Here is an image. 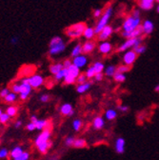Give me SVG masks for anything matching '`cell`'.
<instances>
[{
	"label": "cell",
	"instance_id": "6da1fadb",
	"mask_svg": "<svg viewBox=\"0 0 159 160\" xmlns=\"http://www.w3.org/2000/svg\"><path fill=\"white\" fill-rule=\"evenodd\" d=\"M112 13H113V8L112 6H109L105 9V11L103 12V14L102 16L99 18L98 22L96 23L95 27H94V32H95V34L97 35L98 33H100L101 31L109 24V21L111 17L112 16Z\"/></svg>",
	"mask_w": 159,
	"mask_h": 160
},
{
	"label": "cell",
	"instance_id": "7a4b0ae2",
	"mask_svg": "<svg viewBox=\"0 0 159 160\" xmlns=\"http://www.w3.org/2000/svg\"><path fill=\"white\" fill-rule=\"evenodd\" d=\"M86 28H87V25L85 22H78L69 27L66 30V34L71 39H76L83 35V32Z\"/></svg>",
	"mask_w": 159,
	"mask_h": 160
},
{
	"label": "cell",
	"instance_id": "3957f363",
	"mask_svg": "<svg viewBox=\"0 0 159 160\" xmlns=\"http://www.w3.org/2000/svg\"><path fill=\"white\" fill-rule=\"evenodd\" d=\"M143 42V36H138V37H133V38H128L125 41L118 47L117 52H123L128 50L136 48L138 46H140Z\"/></svg>",
	"mask_w": 159,
	"mask_h": 160
},
{
	"label": "cell",
	"instance_id": "277c9868",
	"mask_svg": "<svg viewBox=\"0 0 159 160\" xmlns=\"http://www.w3.org/2000/svg\"><path fill=\"white\" fill-rule=\"evenodd\" d=\"M140 25H141V17H134L133 15H130L124 20L122 30L123 32H132Z\"/></svg>",
	"mask_w": 159,
	"mask_h": 160
},
{
	"label": "cell",
	"instance_id": "5b68a950",
	"mask_svg": "<svg viewBox=\"0 0 159 160\" xmlns=\"http://www.w3.org/2000/svg\"><path fill=\"white\" fill-rule=\"evenodd\" d=\"M32 90V87L30 83V77H25L21 79L20 82V93H19V97L21 100H26L29 95L31 94Z\"/></svg>",
	"mask_w": 159,
	"mask_h": 160
},
{
	"label": "cell",
	"instance_id": "8992f818",
	"mask_svg": "<svg viewBox=\"0 0 159 160\" xmlns=\"http://www.w3.org/2000/svg\"><path fill=\"white\" fill-rule=\"evenodd\" d=\"M67 48L66 43L64 42V40H61L60 42H58L56 44H52V45H49V54L51 56H54L57 55L59 53L63 52Z\"/></svg>",
	"mask_w": 159,
	"mask_h": 160
},
{
	"label": "cell",
	"instance_id": "52a82bcc",
	"mask_svg": "<svg viewBox=\"0 0 159 160\" xmlns=\"http://www.w3.org/2000/svg\"><path fill=\"white\" fill-rule=\"evenodd\" d=\"M137 53L136 52L132 49V50H128L125 52L124 55H123V63L126 64V65H129V66H132L133 65V63L136 61L137 59Z\"/></svg>",
	"mask_w": 159,
	"mask_h": 160
},
{
	"label": "cell",
	"instance_id": "ba28073f",
	"mask_svg": "<svg viewBox=\"0 0 159 160\" xmlns=\"http://www.w3.org/2000/svg\"><path fill=\"white\" fill-rule=\"evenodd\" d=\"M113 33V28L111 25H107L100 33L97 34V39L99 41H106L107 39H109L112 34Z\"/></svg>",
	"mask_w": 159,
	"mask_h": 160
},
{
	"label": "cell",
	"instance_id": "9c48e42d",
	"mask_svg": "<svg viewBox=\"0 0 159 160\" xmlns=\"http://www.w3.org/2000/svg\"><path fill=\"white\" fill-rule=\"evenodd\" d=\"M144 34V30L142 27V24L138 26L135 30L132 32H122V37L128 39V38H133V37H138Z\"/></svg>",
	"mask_w": 159,
	"mask_h": 160
},
{
	"label": "cell",
	"instance_id": "30bf717a",
	"mask_svg": "<svg viewBox=\"0 0 159 160\" xmlns=\"http://www.w3.org/2000/svg\"><path fill=\"white\" fill-rule=\"evenodd\" d=\"M89 60L86 54H80V55H77L75 57L72 58V64H74L75 66H77L79 69H82L84 67H86V65L88 64Z\"/></svg>",
	"mask_w": 159,
	"mask_h": 160
},
{
	"label": "cell",
	"instance_id": "8fae6325",
	"mask_svg": "<svg viewBox=\"0 0 159 160\" xmlns=\"http://www.w3.org/2000/svg\"><path fill=\"white\" fill-rule=\"evenodd\" d=\"M44 77L41 74H33L30 76V83L32 87V89H37L41 87L44 84Z\"/></svg>",
	"mask_w": 159,
	"mask_h": 160
},
{
	"label": "cell",
	"instance_id": "7c38bea8",
	"mask_svg": "<svg viewBox=\"0 0 159 160\" xmlns=\"http://www.w3.org/2000/svg\"><path fill=\"white\" fill-rule=\"evenodd\" d=\"M52 136V132L50 129H45V131L41 132L39 133L35 139V146L38 145L39 143H42V142H46V141H49L50 138Z\"/></svg>",
	"mask_w": 159,
	"mask_h": 160
},
{
	"label": "cell",
	"instance_id": "4fadbf2b",
	"mask_svg": "<svg viewBox=\"0 0 159 160\" xmlns=\"http://www.w3.org/2000/svg\"><path fill=\"white\" fill-rule=\"evenodd\" d=\"M112 44L109 41H101L98 45V52L102 54H109L112 51Z\"/></svg>",
	"mask_w": 159,
	"mask_h": 160
},
{
	"label": "cell",
	"instance_id": "5bb4252c",
	"mask_svg": "<svg viewBox=\"0 0 159 160\" xmlns=\"http://www.w3.org/2000/svg\"><path fill=\"white\" fill-rule=\"evenodd\" d=\"M125 146H126V141L123 137H118L115 141V146H114V149H115V152L118 153V154H122L124 153L125 152Z\"/></svg>",
	"mask_w": 159,
	"mask_h": 160
},
{
	"label": "cell",
	"instance_id": "9a60e30c",
	"mask_svg": "<svg viewBox=\"0 0 159 160\" xmlns=\"http://www.w3.org/2000/svg\"><path fill=\"white\" fill-rule=\"evenodd\" d=\"M95 48H96V43L93 41V40H87V41L85 43H83V45H82L84 54H88V53L92 52Z\"/></svg>",
	"mask_w": 159,
	"mask_h": 160
},
{
	"label": "cell",
	"instance_id": "2e32d148",
	"mask_svg": "<svg viewBox=\"0 0 159 160\" xmlns=\"http://www.w3.org/2000/svg\"><path fill=\"white\" fill-rule=\"evenodd\" d=\"M142 27H143V30H144V34H146V35L152 34L153 30H154L153 22L152 21V20H149V19L144 20V22L142 24Z\"/></svg>",
	"mask_w": 159,
	"mask_h": 160
},
{
	"label": "cell",
	"instance_id": "e0dca14e",
	"mask_svg": "<svg viewBox=\"0 0 159 160\" xmlns=\"http://www.w3.org/2000/svg\"><path fill=\"white\" fill-rule=\"evenodd\" d=\"M92 83H93V81H92V80H91V81H86V82H84L82 84H77V86H76V92L78 93H80V94L88 92L91 89Z\"/></svg>",
	"mask_w": 159,
	"mask_h": 160
},
{
	"label": "cell",
	"instance_id": "ac0fdd59",
	"mask_svg": "<svg viewBox=\"0 0 159 160\" xmlns=\"http://www.w3.org/2000/svg\"><path fill=\"white\" fill-rule=\"evenodd\" d=\"M155 0H139L138 5L143 11H150L153 8Z\"/></svg>",
	"mask_w": 159,
	"mask_h": 160
},
{
	"label": "cell",
	"instance_id": "d6986e66",
	"mask_svg": "<svg viewBox=\"0 0 159 160\" xmlns=\"http://www.w3.org/2000/svg\"><path fill=\"white\" fill-rule=\"evenodd\" d=\"M105 126V120L101 116H96L92 121V127L95 130H101Z\"/></svg>",
	"mask_w": 159,
	"mask_h": 160
},
{
	"label": "cell",
	"instance_id": "ffe728a7",
	"mask_svg": "<svg viewBox=\"0 0 159 160\" xmlns=\"http://www.w3.org/2000/svg\"><path fill=\"white\" fill-rule=\"evenodd\" d=\"M52 142L51 141V140H49V141H46V142L39 143L38 145H36V147L41 153H45L52 147Z\"/></svg>",
	"mask_w": 159,
	"mask_h": 160
},
{
	"label": "cell",
	"instance_id": "44dd1931",
	"mask_svg": "<svg viewBox=\"0 0 159 160\" xmlns=\"http://www.w3.org/2000/svg\"><path fill=\"white\" fill-rule=\"evenodd\" d=\"M59 111H60V112H61L63 115L70 116L71 112L73 111V108H72V106L70 103H65V104H63V105L60 107V109H59Z\"/></svg>",
	"mask_w": 159,
	"mask_h": 160
},
{
	"label": "cell",
	"instance_id": "7402d4cb",
	"mask_svg": "<svg viewBox=\"0 0 159 160\" xmlns=\"http://www.w3.org/2000/svg\"><path fill=\"white\" fill-rule=\"evenodd\" d=\"M95 35L96 34H95V32H94V28H92V27H87L85 29L84 32H83V36L87 40H92Z\"/></svg>",
	"mask_w": 159,
	"mask_h": 160
},
{
	"label": "cell",
	"instance_id": "603a6c76",
	"mask_svg": "<svg viewBox=\"0 0 159 160\" xmlns=\"http://www.w3.org/2000/svg\"><path fill=\"white\" fill-rule=\"evenodd\" d=\"M82 45H83V44H81V43H77V44L72 48V52H71V57L73 58V57H75V56H77V55H80V54L83 53Z\"/></svg>",
	"mask_w": 159,
	"mask_h": 160
},
{
	"label": "cell",
	"instance_id": "cb8c5ba5",
	"mask_svg": "<svg viewBox=\"0 0 159 160\" xmlns=\"http://www.w3.org/2000/svg\"><path fill=\"white\" fill-rule=\"evenodd\" d=\"M67 74H68V68H63L60 72H58L56 74H54V80L57 82H60L62 80H64Z\"/></svg>",
	"mask_w": 159,
	"mask_h": 160
},
{
	"label": "cell",
	"instance_id": "d4e9b609",
	"mask_svg": "<svg viewBox=\"0 0 159 160\" xmlns=\"http://www.w3.org/2000/svg\"><path fill=\"white\" fill-rule=\"evenodd\" d=\"M63 68H64L63 63H60V62L52 64V65L50 66V72H51L52 74H56L58 72H60Z\"/></svg>",
	"mask_w": 159,
	"mask_h": 160
},
{
	"label": "cell",
	"instance_id": "484cf974",
	"mask_svg": "<svg viewBox=\"0 0 159 160\" xmlns=\"http://www.w3.org/2000/svg\"><path fill=\"white\" fill-rule=\"evenodd\" d=\"M34 124H35V127H36L37 130L42 131L44 129H48L47 127L49 125V122L47 121V120H44V119H38Z\"/></svg>",
	"mask_w": 159,
	"mask_h": 160
},
{
	"label": "cell",
	"instance_id": "4316f807",
	"mask_svg": "<svg viewBox=\"0 0 159 160\" xmlns=\"http://www.w3.org/2000/svg\"><path fill=\"white\" fill-rule=\"evenodd\" d=\"M115 72H116V67L114 65H109L104 70V73L108 77H113Z\"/></svg>",
	"mask_w": 159,
	"mask_h": 160
},
{
	"label": "cell",
	"instance_id": "83f0119b",
	"mask_svg": "<svg viewBox=\"0 0 159 160\" xmlns=\"http://www.w3.org/2000/svg\"><path fill=\"white\" fill-rule=\"evenodd\" d=\"M23 152H24L23 149H22L21 147L17 146V147H15L14 149H12V150L11 151L10 155H11V157H12V159H14V158H16V157H18V156H20Z\"/></svg>",
	"mask_w": 159,
	"mask_h": 160
},
{
	"label": "cell",
	"instance_id": "f1b7e54d",
	"mask_svg": "<svg viewBox=\"0 0 159 160\" xmlns=\"http://www.w3.org/2000/svg\"><path fill=\"white\" fill-rule=\"evenodd\" d=\"M68 72L70 74H72L73 76H75L77 78V76L80 74V69H79L77 66H75L74 64H72L69 68H68Z\"/></svg>",
	"mask_w": 159,
	"mask_h": 160
},
{
	"label": "cell",
	"instance_id": "f546056e",
	"mask_svg": "<svg viewBox=\"0 0 159 160\" xmlns=\"http://www.w3.org/2000/svg\"><path fill=\"white\" fill-rule=\"evenodd\" d=\"M126 74L125 73H121V72H115V74L113 75V79L114 81L117 83H123L126 81Z\"/></svg>",
	"mask_w": 159,
	"mask_h": 160
},
{
	"label": "cell",
	"instance_id": "4dcf8cb0",
	"mask_svg": "<svg viewBox=\"0 0 159 160\" xmlns=\"http://www.w3.org/2000/svg\"><path fill=\"white\" fill-rule=\"evenodd\" d=\"M86 145H87V143H86L85 139H83V138H77V139H75L73 147L76 148V149H82V148L86 147Z\"/></svg>",
	"mask_w": 159,
	"mask_h": 160
},
{
	"label": "cell",
	"instance_id": "1f68e13d",
	"mask_svg": "<svg viewBox=\"0 0 159 160\" xmlns=\"http://www.w3.org/2000/svg\"><path fill=\"white\" fill-rule=\"evenodd\" d=\"M92 66L93 69L95 70L96 73H97V72H103L104 70H105V65H104L102 62H100V61H95Z\"/></svg>",
	"mask_w": 159,
	"mask_h": 160
},
{
	"label": "cell",
	"instance_id": "d6a6232c",
	"mask_svg": "<svg viewBox=\"0 0 159 160\" xmlns=\"http://www.w3.org/2000/svg\"><path fill=\"white\" fill-rule=\"evenodd\" d=\"M64 83L66 84V85H72V84H74L75 82H76V77L75 76H73L72 74H70L69 72H68V74L65 76V78H64Z\"/></svg>",
	"mask_w": 159,
	"mask_h": 160
},
{
	"label": "cell",
	"instance_id": "836d02e7",
	"mask_svg": "<svg viewBox=\"0 0 159 160\" xmlns=\"http://www.w3.org/2000/svg\"><path fill=\"white\" fill-rule=\"evenodd\" d=\"M17 99V93L11 92L5 98H4V101L7 103H14Z\"/></svg>",
	"mask_w": 159,
	"mask_h": 160
},
{
	"label": "cell",
	"instance_id": "e575fe53",
	"mask_svg": "<svg viewBox=\"0 0 159 160\" xmlns=\"http://www.w3.org/2000/svg\"><path fill=\"white\" fill-rule=\"evenodd\" d=\"M105 116L108 120H113L117 117V112L113 109H109L105 112Z\"/></svg>",
	"mask_w": 159,
	"mask_h": 160
},
{
	"label": "cell",
	"instance_id": "d590c367",
	"mask_svg": "<svg viewBox=\"0 0 159 160\" xmlns=\"http://www.w3.org/2000/svg\"><path fill=\"white\" fill-rule=\"evenodd\" d=\"M131 71V66L126 65V64H121L118 67H116V72H121V73H126Z\"/></svg>",
	"mask_w": 159,
	"mask_h": 160
},
{
	"label": "cell",
	"instance_id": "8d00e7d4",
	"mask_svg": "<svg viewBox=\"0 0 159 160\" xmlns=\"http://www.w3.org/2000/svg\"><path fill=\"white\" fill-rule=\"evenodd\" d=\"M85 74H86V76H87L88 79H93L94 75L96 74V72H95V70L93 69V67L91 66V67H89V68L86 70Z\"/></svg>",
	"mask_w": 159,
	"mask_h": 160
},
{
	"label": "cell",
	"instance_id": "74e56055",
	"mask_svg": "<svg viewBox=\"0 0 159 160\" xmlns=\"http://www.w3.org/2000/svg\"><path fill=\"white\" fill-rule=\"evenodd\" d=\"M17 112H18V108H17L16 106H10V107L7 109V111H6V112H7L11 117L16 115Z\"/></svg>",
	"mask_w": 159,
	"mask_h": 160
},
{
	"label": "cell",
	"instance_id": "f35d334b",
	"mask_svg": "<svg viewBox=\"0 0 159 160\" xmlns=\"http://www.w3.org/2000/svg\"><path fill=\"white\" fill-rule=\"evenodd\" d=\"M82 127V121L80 119H74L72 123V128L75 132H78Z\"/></svg>",
	"mask_w": 159,
	"mask_h": 160
},
{
	"label": "cell",
	"instance_id": "ab89813d",
	"mask_svg": "<svg viewBox=\"0 0 159 160\" xmlns=\"http://www.w3.org/2000/svg\"><path fill=\"white\" fill-rule=\"evenodd\" d=\"M11 116L7 113V112H3L1 114V116H0V123L1 124H6L9 122V120H10Z\"/></svg>",
	"mask_w": 159,
	"mask_h": 160
},
{
	"label": "cell",
	"instance_id": "60d3db41",
	"mask_svg": "<svg viewBox=\"0 0 159 160\" xmlns=\"http://www.w3.org/2000/svg\"><path fill=\"white\" fill-rule=\"evenodd\" d=\"M87 76H86V74L85 73H80L78 76H77V78H76V83L77 84H82V83H84V82H86L87 81Z\"/></svg>",
	"mask_w": 159,
	"mask_h": 160
},
{
	"label": "cell",
	"instance_id": "b9f144b4",
	"mask_svg": "<svg viewBox=\"0 0 159 160\" xmlns=\"http://www.w3.org/2000/svg\"><path fill=\"white\" fill-rule=\"evenodd\" d=\"M133 50L136 52L137 54H143L146 51H147V47L145 45H140V46H138L136 48H133Z\"/></svg>",
	"mask_w": 159,
	"mask_h": 160
},
{
	"label": "cell",
	"instance_id": "7bdbcfd3",
	"mask_svg": "<svg viewBox=\"0 0 159 160\" xmlns=\"http://www.w3.org/2000/svg\"><path fill=\"white\" fill-rule=\"evenodd\" d=\"M74 141H75V138L73 136H69L66 138L65 140V145L67 147H73V144H74Z\"/></svg>",
	"mask_w": 159,
	"mask_h": 160
},
{
	"label": "cell",
	"instance_id": "ee69618b",
	"mask_svg": "<svg viewBox=\"0 0 159 160\" xmlns=\"http://www.w3.org/2000/svg\"><path fill=\"white\" fill-rule=\"evenodd\" d=\"M11 91L17 94L20 93V83H14L11 86Z\"/></svg>",
	"mask_w": 159,
	"mask_h": 160
},
{
	"label": "cell",
	"instance_id": "f6af8a7d",
	"mask_svg": "<svg viewBox=\"0 0 159 160\" xmlns=\"http://www.w3.org/2000/svg\"><path fill=\"white\" fill-rule=\"evenodd\" d=\"M103 12L104 11L102 9H95L93 11V12H92V15H93L94 18H100L102 16V14H103Z\"/></svg>",
	"mask_w": 159,
	"mask_h": 160
},
{
	"label": "cell",
	"instance_id": "bcb514c9",
	"mask_svg": "<svg viewBox=\"0 0 159 160\" xmlns=\"http://www.w3.org/2000/svg\"><path fill=\"white\" fill-rule=\"evenodd\" d=\"M10 92H11V91L9 88H3L2 90H0V97L4 99Z\"/></svg>",
	"mask_w": 159,
	"mask_h": 160
},
{
	"label": "cell",
	"instance_id": "7dc6e473",
	"mask_svg": "<svg viewBox=\"0 0 159 160\" xmlns=\"http://www.w3.org/2000/svg\"><path fill=\"white\" fill-rule=\"evenodd\" d=\"M30 157V153L28 152H24L20 156H18L16 158H14L13 160H28Z\"/></svg>",
	"mask_w": 159,
	"mask_h": 160
},
{
	"label": "cell",
	"instance_id": "c3c4849f",
	"mask_svg": "<svg viewBox=\"0 0 159 160\" xmlns=\"http://www.w3.org/2000/svg\"><path fill=\"white\" fill-rule=\"evenodd\" d=\"M103 78H104V73L103 72H97L94 75L93 80H94V81H96V82H100V81H102V80H103Z\"/></svg>",
	"mask_w": 159,
	"mask_h": 160
},
{
	"label": "cell",
	"instance_id": "681fc988",
	"mask_svg": "<svg viewBox=\"0 0 159 160\" xmlns=\"http://www.w3.org/2000/svg\"><path fill=\"white\" fill-rule=\"evenodd\" d=\"M10 154L9 151L7 149H1L0 150V159H4V158H7V156Z\"/></svg>",
	"mask_w": 159,
	"mask_h": 160
},
{
	"label": "cell",
	"instance_id": "f907efd6",
	"mask_svg": "<svg viewBox=\"0 0 159 160\" xmlns=\"http://www.w3.org/2000/svg\"><path fill=\"white\" fill-rule=\"evenodd\" d=\"M50 98H51V96H50L49 94L44 93V94H41V95H40V97H39V100H40V101L43 102V103H46V102L49 101Z\"/></svg>",
	"mask_w": 159,
	"mask_h": 160
},
{
	"label": "cell",
	"instance_id": "816d5d0a",
	"mask_svg": "<svg viewBox=\"0 0 159 160\" xmlns=\"http://www.w3.org/2000/svg\"><path fill=\"white\" fill-rule=\"evenodd\" d=\"M118 110L120 111V112H127L128 111H129V107L128 106H126V105H119L118 107Z\"/></svg>",
	"mask_w": 159,
	"mask_h": 160
},
{
	"label": "cell",
	"instance_id": "f5cc1de1",
	"mask_svg": "<svg viewBox=\"0 0 159 160\" xmlns=\"http://www.w3.org/2000/svg\"><path fill=\"white\" fill-rule=\"evenodd\" d=\"M26 129H27L29 132H32V131H34V130L36 129V127H35V124H34V123L31 122V123H29V124L26 126Z\"/></svg>",
	"mask_w": 159,
	"mask_h": 160
},
{
	"label": "cell",
	"instance_id": "db71d44e",
	"mask_svg": "<svg viewBox=\"0 0 159 160\" xmlns=\"http://www.w3.org/2000/svg\"><path fill=\"white\" fill-rule=\"evenodd\" d=\"M62 63H63L64 68H69L72 64V60H70V59H66V60H64Z\"/></svg>",
	"mask_w": 159,
	"mask_h": 160
},
{
	"label": "cell",
	"instance_id": "11a10c76",
	"mask_svg": "<svg viewBox=\"0 0 159 160\" xmlns=\"http://www.w3.org/2000/svg\"><path fill=\"white\" fill-rule=\"evenodd\" d=\"M18 41H19L18 36H13V37H12L10 43H11L12 45H17V44H18Z\"/></svg>",
	"mask_w": 159,
	"mask_h": 160
},
{
	"label": "cell",
	"instance_id": "9f6ffc18",
	"mask_svg": "<svg viewBox=\"0 0 159 160\" xmlns=\"http://www.w3.org/2000/svg\"><path fill=\"white\" fill-rule=\"evenodd\" d=\"M132 15H133L134 17H140V16H141L140 11H139L138 9L133 10V12H132Z\"/></svg>",
	"mask_w": 159,
	"mask_h": 160
},
{
	"label": "cell",
	"instance_id": "6f0895ef",
	"mask_svg": "<svg viewBox=\"0 0 159 160\" xmlns=\"http://www.w3.org/2000/svg\"><path fill=\"white\" fill-rule=\"evenodd\" d=\"M22 126V121H20V120H17V121L14 123V127L16 128V129H19Z\"/></svg>",
	"mask_w": 159,
	"mask_h": 160
},
{
	"label": "cell",
	"instance_id": "680465c9",
	"mask_svg": "<svg viewBox=\"0 0 159 160\" xmlns=\"http://www.w3.org/2000/svg\"><path fill=\"white\" fill-rule=\"evenodd\" d=\"M37 117L35 116V115H32L31 116V122H32V123H35L36 121H37Z\"/></svg>",
	"mask_w": 159,
	"mask_h": 160
},
{
	"label": "cell",
	"instance_id": "91938a15",
	"mask_svg": "<svg viewBox=\"0 0 159 160\" xmlns=\"http://www.w3.org/2000/svg\"><path fill=\"white\" fill-rule=\"evenodd\" d=\"M154 92H159V84L155 86V88H154Z\"/></svg>",
	"mask_w": 159,
	"mask_h": 160
},
{
	"label": "cell",
	"instance_id": "94428289",
	"mask_svg": "<svg viewBox=\"0 0 159 160\" xmlns=\"http://www.w3.org/2000/svg\"><path fill=\"white\" fill-rule=\"evenodd\" d=\"M156 11H157V12H159V3H158V6L156 8Z\"/></svg>",
	"mask_w": 159,
	"mask_h": 160
},
{
	"label": "cell",
	"instance_id": "6125c7cd",
	"mask_svg": "<svg viewBox=\"0 0 159 160\" xmlns=\"http://www.w3.org/2000/svg\"><path fill=\"white\" fill-rule=\"evenodd\" d=\"M3 113V112H2V110H1V108H0V116H1V114Z\"/></svg>",
	"mask_w": 159,
	"mask_h": 160
},
{
	"label": "cell",
	"instance_id": "be15d7a7",
	"mask_svg": "<svg viewBox=\"0 0 159 160\" xmlns=\"http://www.w3.org/2000/svg\"><path fill=\"white\" fill-rule=\"evenodd\" d=\"M155 2H157V3H159V0H155Z\"/></svg>",
	"mask_w": 159,
	"mask_h": 160
}]
</instances>
